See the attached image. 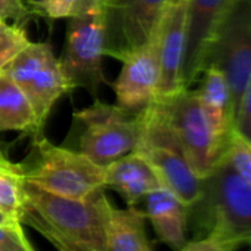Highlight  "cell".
I'll return each instance as SVG.
<instances>
[{
    "instance_id": "8fae6325",
    "label": "cell",
    "mask_w": 251,
    "mask_h": 251,
    "mask_svg": "<svg viewBox=\"0 0 251 251\" xmlns=\"http://www.w3.org/2000/svg\"><path fill=\"white\" fill-rule=\"evenodd\" d=\"M185 33L186 2L185 0L169 2L151 40L160 68V84L157 98H166L185 89L182 83Z\"/></svg>"
},
{
    "instance_id": "5bb4252c",
    "label": "cell",
    "mask_w": 251,
    "mask_h": 251,
    "mask_svg": "<svg viewBox=\"0 0 251 251\" xmlns=\"http://www.w3.org/2000/svg\"><path fill=\"white\" fill-rule=\"evenodd\" d=\"M105 188L118 192L129 205H135L151 191L163 186L152 166L136 151L103 167Z\"/></svg>"
},
{
    "instance_id": "7c38bea8",
    "label": "cell",
    "mask_w": 251,
    "mask_h": 251,
    "mask_svg": "<svg viewBox=\"0 0 251 251\" xmlns=\"http://www.w3.org/2000/svg\"><path fill=\"white\" fill-rule=\"evenodd\" d=\"M121 62V73L109 86L114 89L118 106L138 112L158 95L160 68L152 42L132 52Z\"/></svg>"
},
{
    "instance_id": "603a6c76",
    "label": "cell",
    "mask_w": 251,
    "mask_h": 251,
    "mask_svg": "<svg viewBox=\"0 0 251 251\" xmlns=\"http://www.w3.org/2000/svg\"><path fill=\"white\" fill-rule=\"evenodd\" d=\"M233 132L251 145V77L233 115Z\"/></svg>"
},
{
    "instance_id": "3957f363",
    "label": "cell",
    "mask_w": 251,
    "mask_h": 251,
    "mask_svg": "<svg viewBox=\"0 0 251 251\" xmlns=\"http://www.w3.org/2000/svg\"><path fill=\"white\" fill-rule=\"evenodd\" d=\"M23 167L27 182L55 195L89 198L105 188L103 167L83 152L53 145L43 135L33 136L31 154Z\"/></svg>"
},
{
    "instance_id": "e0dca14e",
    "label": "cell",
    "mask_w": 251,
    "mask_h": 251,
    "mask_svg": "<svg viewBox=\"0 0 251 251\" xmlns=\"http://www.w3.org/2000/svg\"><path fill=\"white\" fill-rule=\"evenodd\" d=\"M147 214L135 207H111L106 220V251H151L145 229Z\"/></svg>"
},
{
    "instance_id": "ba28073f",
    "label": "cell",
    "mask_w": 251,
    "mask_h": 251,
    "mask_svg": "<svg viewBox=\"0 0 251 251\" xmlns=\"http://www.w3.org/2000/svg\"><path fill=\"white\" fill-rule=\"evenodd\" d=\"M103 17L99 5H90L70 17L67 40L59 65L71 87H83L93 98L100 86L109 84L103 75Z\"/></svg>"
},
{
    "instance_id": "f546056e",
    "label": "cell",
    "mask_w": 251,
    "mask_h": 251,
    "mask_svg": "<svg viewBox=\"0 0 251 251\" xmlns=\"http://www.w3.org/2000/svg\"><path fill=\"white\" fill-rule=\"evenodd\" d=\"M169 2H179V0H169Z\"/></svg>"
},
{
    "instance_id": "f1b7e54d",
    "label": "cell",
    "mask_w": 251,
    "mask_h": 251,
    "mask_svg": "<svg viewBox=\"0 0 251 251\" xmlns=\"http://www.w3.org/2000/svg\"><path fill=\"white\" fill-rule=\"evenodd\" d=\"M90 2H92V3H96V5H99V6H102V5L106 2V0H90Z\"/></svg>"
},
{
    "instance_id": "5b68a950",
    "label": "cell",
    "mask_w": 251,
    "mask_h": 251,
    "mask_svg": "<svg viewBox=\"0 0 251 251\" xmlns=\"http://www.w3.org/2000/svg\"><path fill=\"white\" fill-rule=\"evenodd\" d=\"M207 67L225 74L235 115L251 77V0H229L205 50L202 70Z\"/></svg>"
},
{
    "instance_id": "4316f807",
    "label": "cell",
    "mask_w": 251,
    "mask_h": 251,
    "mask_svg": "<svg viewBox=\"0 0 251 251\" xmlns=\"http://www.w3.org/2000/svg\"><path fill=\"white\" fill-rule=\"evenodd\" d=\"M27 5L36 12V14H40V5H42V0H25Z\"/></svg>"
},
{
    "instance_id": "277c9868",
    "label": "cell",
    "mask_w": 251,
    "mask_h": 251,
    "mask_svg": "<svg viewBox=\"0 0 251 251\" xmlns=\"http://www.w3.org/2000/svg\"><path fill=\"white\" fill-rule=\"evenodd\" d=\"M139 112L142 136L135 151L152 166L163 186L191 208L201 197L202 180L191 169L176 133L158 106L151 102Z\"/></svg>"
},
{
    "instance_id": "4fadbf2b",
    "label": "cell",
    "mask_w": 251,
    "mask_h": 251,
    "mask_svg": "<svg viewBox=\"0 0 251 251\" xmlns=\"http://www.w3.org/2000/svg\"><path fill=\"white\" fill-rule=\"evenodd\" d=\"M186 33L182 64V83L189 87L202 71L207 46L229 0H185Z\"/></svg>"
},
{
    "instance_id": "8992f818",
    "label": "cell",
    "mask_w": 251,
    "mask_h": 251,
    "mask_svg": "<svg viewBox=\"0 0 251 251\" xmlns=\"http://www.w3.org/2000/svg\"><path fill=\"white\" fill-rule=\"evenodd\" d=\"M74 118L83 126L80 152L100 167L133 152L142 136L141 112L95 100L77 111Z\"/></svg>"
},
{
    "instance_id": "4dcf8cb0",
    "label": "cell",
    "mask_w": 251,
    "mask_h": 251,
    "mask_svg": "<svg viewBox=\"0 0 251 251\" xmlns=\"http://www.w3.org/2000/svg\"><path fill=\"white\" fill-rule=\"evenodd\" d=\"M0 23H3V21H0Z\"/></svg>"
},
{
    "instance_id": "ffe728a7",
    "label": "cell",
    "mask_w": 251,
    "mask_h": 251,
    "mask_svg": "<svg viewBox=\"0 0 251 251\" xmlns=\"http://www.w3.org/2000/svg\"><path fill=\"white\" fill-rule=\"evenodd\" d=\"M30 43L23 25L0 23V70L6 67Z\"/></svg>"
},
{
    "instance_id": "7a4b0ae2",
    "label": "cell",
    "mask_w": 251,
    "mask_h": 251,
    "mask_svg": "<svg viewBox=\"0 0 251 251\" xmlns=\"http://www.w3.org/2000/svg\"><path fill=\"white\" fill-rule=\"evenodd\" d=\"M198 236L211 235L235 247L251 245V186L223 160L202 179L200 200L189 208Z\"/></svg>"
},
{
    "instance_id": "52a82bcc",
    "label": "cell",
    "mask_w": 251,
    "mask_h": 251,
    "mask_svg": "<svg viewBox=\"0 0 251 251\" xmlns=\"http://www.w3.org/2000/svg\"><path fill=\"white\" fill-rule=\"evenodd\" d=\"M176 133L194 173L202 180L223 160L225 150L216 141L197 90L185 87L152 100Z\"/></svg>"
},
{
    "instance_id": "1f68e13d",
    "label": "cell",
    "mask_w": 251,
    "mask_h": 251,
    "mask_svg": "<svg viewBox=\"0 0 251 251\" xmlns=\"http://www.w3.org/2000/svg\"><path fill=\"white\" fill-rule=\"evenodd\" d=\"M250 251H251V250H250Z\"/></svg>"
},
{
    "instance_id": "9c48e42d",
    "label": "cell",
    "mask_w": 251,
    "mask_h": 251,
    "mask_svg": "<svg viewBox=\"0 0 251 251\" xmlns=\"http://www.w3.org/2000/svg\"><path fill=\"white\" fill-rule=\"evenodd\" d=\"M2 71H5L28 98L40 130H43L56 100L74 90L64 75L59 61L49 43H30L3 67Z\"/></svg>"
},
{
    "instance_id": "d4e9b609",
    "label": "cell",
    "mask_w": 251,
    "mask_h": 251,
    "mask_svg": "<svg viewBox=\"0 0 251 251\" xmlns=\"http://www.w3.org/2000/svg\"><path fill=\"white\" fill-rule=\"evenodd\" d=\"M36 14L24 0H0V21L23 25Z\"/></svg>"
},
{
    "instance_id": "484cf974",
    "label": "cell",
    "mask_w": 251,
    "mask_h": 251,
    "mask_svg": "<svg viewBox=\"0 0 251 251\" xmlns=\"http://www.w3.org/2000/svg\"><path fill=\"white\" fill-rule=\"evenodd\" d=\"M235 245L217 239L211 235L200 236L191 242H185L179 251H235Z\"/></svg>"
},
{
    "instance_id": "83f0119b",
    "label": "cell",
    "mask_w": 251,
    "mask_h": 251,
    "mask_svg": "<svg viewBox=\"0 0 251 251\" xmlns=\"http://www.w3.org/2000/svg\"><path fill=\"white\" fill-rule=\"evenodd\" d=\"M6 222H11V219L2 210H0V223H6Z\"/></svg>"
},
{
    "instance_id": "9a60e30c",
    "label": "cell",
    "mask_w": 251,
    "mask_h": 251,
    "mask_svg": "<svg viewBox=\"0 0 251 251\" xmlns=\"http://www.w3.org/2000/svg\"><path fill=\"white\" fill-rule=\"evenodd\" d=\"M201 74L202 81L201 87L197 90V95L216 141L226 152L229 139L233 132L230 90L226 77L220 70L207 67Z\"/></svg>"
},
{
    "instance_id": "cb8c5ba5",
    "label": "cell",
    "mask_w": 251,
    "mask_h": 251,
    "mask_svg": "<svg viewBox=\"0 0 251 251\" xmlns=\"http://www.w3.org/2000/svg\"><path fill=\"white\" fill-rule=\"evenodd\" d=\"M83 0H42L40 14L52 20L70 18L81 11Z\"/></svg>"
},
{
    "instance_id": "2e32d148",
    "label": "cell",
    "mask_w": 251,
    "mask_h": 251,
    "mask_svg": "<svg viewBox=\"0 0 251 251\" xmlns=\"http://www.w3.org/2000/svg\"><path fill=\"white\" fill-rule=\"evenodd\" d=\"M147 217L158 238L175 250L186 242L189 208L166 186L151 191L147 197Z\"/></svg>"
},
{
    "instance_id": "30bf717a",
    "label": "cell",
    "mask_w": 251,
    "mask_h": 251,
    "mask_svg": "<svg viewBox=\"0 0 251 251\" xmlns=\"http://www.w3.org/2000/svg\"><path fill=\"white\" fill-rule=\"evenodd\" d=\"M169 0H106L103 17V55L123 61L152 40Z\"/></svg>"
},
{
    "instance_id": "44dd1931",
    "label": "cell",
    "mask_w": 251,
    "mask_h": 251,
    "mask_svg": "<svg viewBox=\"0 0 251 251\" xmlns=\"http://www.w3.org/2000/svg\"><path fill=\"white\" fill-rule=\"evenodd\" d=\"M225 160L235 170V173L251 186V145L235 132H232L229 139Z\"/></svg>"
},
{
    "instance_id": "ac0fdd59",
    "label": "cell",
    "mask_w": 251,
    "mask_h": 251,
    "mask_svg": "<svg viewBox=\"0 0 251 251\" xmlns=\"http://www.w3.org/2000/svg\"><path fill=\"white\" fill-rule=\"evenodd\" d=\"M30 132L43 135L39 129L36 112L21 87L0 70V132Z\"/></svg>"
},
{
    "instance_id": "7402d4cb",
    "label": "cell",
    "mask_w": 251,
    "mask_h": 251,
    "mask_svg": "<svg viewBox=\"0 0 251 251\" xmlns=\"http://www.w3.org/2000/svg\"><path fill=\"white\" fill-rule=\"evenodd\" d=\"M0 251H36L25 236L21 222L0 223Z\"/></svg>"
},
{
    "instance_id": "d6986e66",
    "label": "cell",
    "mask_w": 251,
    "mask_h": 251,
    "mask_svg": "<svg viewBox=\"0 0 251 251\" xmlns=\"http://www.w3.org/2000/svg\"><path fill=\"white\" fill-rule=\"evenodd\" d=\"M25 204V173L0 151V210L11 220L21 222Z\"/></svg>"
},
{
    "instance_id": "6da1fadb",
    "label": "cell",
    "mask_w": 251,
    "mask_h": 251,
    "mask_svg": "<svg viewBox=\"0 0 251 251\" xmlns=\"http://www.w3.org/2000/svg\"><path fill=\"white\" fill-rule=\"evenodd\" d=\"M111 207L103 191L89 198H67L25 180L21 223L40 232L58 251H106Z\"/></svg>"
}]
</instances>
